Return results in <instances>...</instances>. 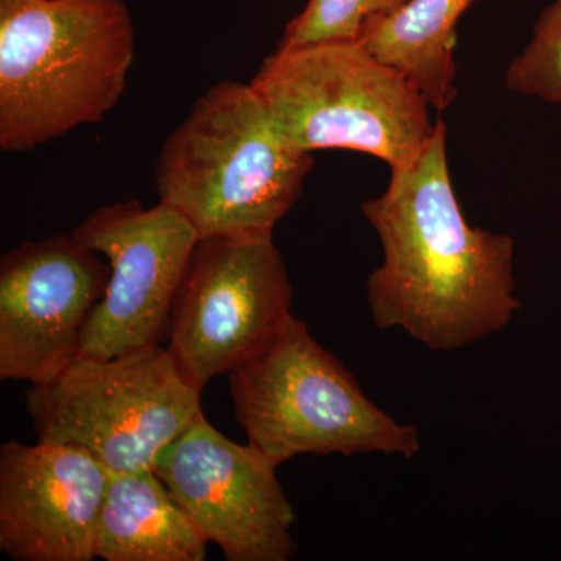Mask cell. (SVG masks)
<instances>
[{
  "mask_svg": "<svg viewBox=\"0 0 561 561\" xmlns=\"http://www.w3.org/2000/svg\"><path fill=\"white\" fill-rule=\"evenodd\" d=\"M390 171L386 192L362 205L383 251L367 280L376 327L400 328L437 351L504 330L522 308L513 295L515 241L465 219L449 173L445 122L437 119L419 160Z\"/></svg>",
  "mask_w": 561,
  "mask_h": 561,
  "instance_id": "cell-1",
  "label": "cell"
},
{
  "mask_svg": "<svg viewBox=\"0 0 561 561\" xmlns=\"http://www.w3.org/2000/svg\"><path fill=\"white\" fill-rule=\"evenodd\" d=\"M135 47L124 0H0V149L25 153L105 119Z\"/></svg>",
  "mask_w": 561,
  "mask_h": 561,
  "instance_id": "cell-2",
  "label": "cell"
},
{
  "mask_svg": "<svg viewBox=\"0 0 561 561\" xmlns=\"http://www.w3.org/2000/svg\"><path fill=\"white\" fill-rule=\"evenodd\" d=\"M313 164L312 153L283 138L250 83L224 80L165 139L154 186L198 238L267 236L300 198Z\"/></svg>",
  "mask_w": 561,
  "mask_h": 561,
  "instance_id": "cell-3",
  "label": "cell"
},
{
  "mask_svg": "<svg viewBox=\"0 0 561 561\" xmlns=\"http://www.w3.org/2000/svg\"><path fill=\"white\" fill-rule=\"evenodd\" d=\"M250 84L283 138L305 153L353 150L402 168L437 130L423 92L360 41L278 49Z\"/></svg>",
  "mask_w": 561,
  "mask_h": 561,
  "instance_id": "cell-4",
  "label": "cell"
},
{
  "mask_svg": "<svg viewBox=\"0 0 561 561\" xmlns=\"http://www.w3.org/2000/svg\"><path fill=\"white\" fill-rule=\"evenodd\" d=\"M236 420L273 463L311 454L412 459L420 432L379 409L353 373L291 316L262 353L230 373Z\"/></svg>",
  "mask_w": 561,
  "mask_h": 561,
  "instance_id": "cell-5",
  "label": "cell"
},
{
  "mask_svg": "<svg viewBox=\"0 0 561 561\" xmlns=\"http://www.w3.org/2000/svg\"><path fill=\"white\" fill-rule=\"evenodd\" d=\"M202 391L157 343L111 359L80 356L32 386L27 411L39 442L80 446L119 474L153 470L202 413Z\"/></svg>",
  "mask_w": 561,
  "mask_h": 561,
  "instance_id": "cell-6",
  "label": "cell"
},
{
  "mask_svg": "<svg viewBox=\"0 0 561 561\" xmlns=\"http://www.w3.org/2000/svg\"><path fill=\"white\" fill-rule=\"evenodd\" d=\"M291 300L273 234L201 238L173 300L168 350L184 378L203 390L278 337Z\"/></svg>",
  "mask_w": 561,
  "mask_h": 561,
  "instance_id": "cell-7",
  "label": "cell"
},
{
  "mask_svg": "<svg viewBox=\"0 0 561 561\" xmlns=\"http://www.w3.org/2000/svg\"><path fill=\"white\" fill-rule=\"evenodd\" d=\"M108 260L105 295L84 327L80 356L111 359L157 345L168 334L180 280L198 234L165 203L102 206L72 232Z\"/></svg>",
  "mask_w": 561,
  "mask_h": 561,
  "instance_id": "cell-8",
  "label": "cell"
},
{
  "mask_svg": "<svg viewBox=\"0 0 561 561\" xmlns=\"http://www.w3.org/2000/svg\"><path fill=\"white\" fill-rule=\"evenodd\" d=\"M271 459L239 445L198 413L160 454L153 471L202 537L228 561H289L295 511Z\"/></svg>",
  "mask_w": 561,
  "mask_h": 561,
  "instance_id": "cell-9",
  "label": "cell"
},
{
  "mask_svg": "<svg viewBox=\"0 0 561 561\" xmlns=\"http://www.w3.org/2000/svg\"><path fill=\"white\" fill-rule=\"evenodd\" d=\"M110 264L58 234L0 260V379L46 383L79 359L81 335L105 295Z\"/></svg>",
  "mask_w": 561,
  "mask_h": 561,
  "instance_id": "cell-10",
  "label": "cell"
},
{
  "mask_svg": "<svg viewBox=\"0 0 561 561\" xmlns=\"http://www.w3.org/2000/svg\"><path fill=\"white\" fill-rule=\"evenodd\" d=\"M110 471L65 443L0 448V549L16 561L95 559Z\"/></svg>",
  "mask_w": 561,
  "mask_h": 561,
  "instance_id": "cell-11",
  "label": "cell"
},
{
  "mask_svg": "<svg viewBox=\"0 0 561 561\" xmlns=\"http://www.w3.org/2000/svg\"><path fill=\"white\" fill-rule=\"evenodd\" d=\"M208 541L153 470L110 472L95 559L203 561Z\"/></svg>",
  "mask_w": 561,
  "mask_h": 561,
  "instance_id": "cell-12",
  "label": "cell"
},
{
  "mask_svg": "<svg viewBox=\"0 0 561 561\" xmlns=\"http://www.w3.org/2000/svg\"><path fill=\"white\" fill-rule=\"evenodd\" d=\"M472 2L405 0L393 13L368 22L357 41L408 76L432 108L445 111L457 95V24Z\"/></svg>",
  "mask_w": 561,
  "mask_h": 561,
  "instance_id": "cell-13",
  "label": "cell"
},
{
  "mask_svg": "<svg viewBox=\"0 0 561 561\" xmlns=\"http://www.w3.org/2000/svg\"><path fill=\"white\" fill-rule=\"evenodd\" d=\"M505 84L516 94L561 106V0H551L538 14L529 43L508 65Z\"/></svg>",
  "mask_w": 561,
  "mask_h": 561,
  "instance_id": "cell-14",
  "label": "cell"
},
{
  "mask_svg": "<svg viewBox=\"0 0 561 561\" xmlns=\"http://www.w3.org/2000/svg\"><path fill=\"white\" fill-rule=\"evenodd\" d=\"M404 3L405 0H308L301 13L284 28L278 49L357 41L368 22L393 13Z\"/></svg>",
  "mask_w": 561,
  "mask_h": 561,
  "instance_id": "cell-15",
  "label": "cell"
}]
</instances>
